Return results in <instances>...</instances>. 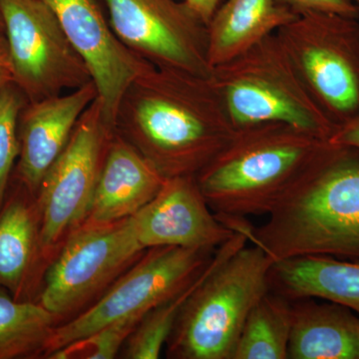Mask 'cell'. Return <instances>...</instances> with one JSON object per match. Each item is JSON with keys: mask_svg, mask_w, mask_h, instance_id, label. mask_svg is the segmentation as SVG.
Masks as SVG:
<instances>
[{"mask_svg": "<svg viewBox=\"0 0 359 359\" xmlns=\"http://www.w3.org/2000/svg\"><path fill=\"white\" fill-rule=\"evenodd\" d=\"M115 131L170 179L197 176L237 128L211 77L154 66L125 90Z\"/></svg>", "mask_w": 359, "mask_h": 359, "instance_id": "obj_1", "label": "cell"}, {"mask_svg": "<svg viewBox=\"0 0 359 359\" xmlns=\"http://www.w3.org/2000/svg\"><path fill=\"white\" fill-rule=\"evenodd\" d=\"M339 148L285 123H259L238 128L196 179L219 221L268 216Z\"/></svg>", "mask_w": 359, "mask_h": 359, "instance_id": "obj_2", "label": "cell"}, {"mask_svg": "<svg viewBox=\"0 0 359 359\" xmlns=\"http://www.w3.org/2000/svg\"><path fill=\"white\" fill-rule=\"evenodd\" d=\"M233 229L273 262L302 256L359 261V155L339 148L255 226L238 222Z\"/></svg>", "mask_w": 359, "mask_h": 359, "instance_id": "obj_3", "label": "cell"}, {"mask_svg": "<svg viewBox=\"0 0 359 359\" xmlns=\"http://www.w3.org/2000/svg\"><path fill=\"white\" fill-rule=\"evenodd\" d=\"M273 261L248 244L226 255L189 297L166 344L177 359H233L248 314L269 290Z\"/></svg>", "mask_w": 359, "mask_h": 359, "instance_id": "obj_4", "label": "cell"}, {"mask_svg": "<svg viewBox=\"0 0 359 359\" xmlns=\"http://www.w3.org/2000/svg\"><path fill=\"white\" fill-rule=\"evenodd\" d=\"M211 79L237 129L280 122L325 140L337 129L314 100L276 33L212 68Z\"/></svg>", "mask_w": 359, "mask_h": 359, "instance_id": "obj_5", "label": "cell"}, {"mask_svg": "<svg viewBox=\"0 0 359 359\" xmlns=\"http://www.w3.org/2000/svg\"><path fill=\"white\" fill-rule=\"evenodd\" d=\"M276 34L314 100L337 126L358 114V18L309 13Z\"/></svg>", "mask_w": 359, "mask_h": 359, "instance_id": "obj_6", "label": "cell"}, {"mask_svg": "<svg viewBox=\"0 0 359 359\" xmlns=\"http://www.w3.org/2000/svg\"><path fill=\"white\" fill-rule=\"evenodd\" d=\"M215 250L180 247L146 250L92 306L54 327L45 346V354L49 355L117 321L130 318L141 320L151 309L171 299L192 282Z\"/></svg>", "mask_w": 359, "mask_h": 359, "instance_id": "obj_7", "label": "cell"}, {"mask_svg": "<svg viewBox=\"0 0 359 359\" xmlns=\"http://www.w3.org/2000/svg\"><path fill=\"white\" fill-rule=\"evenodd\" d=\"M131 218L114 224H82L68 236L46 273L40 302L60 320L79 313L146 252Z\"/></svg>", "mask_w": 359, "mask_h": 359, "instance_id": "obj_8", "label": "cell"}, {"mask_svg": "<svg viewBox=\"0 0 359 359\" xmlns=\"http://www.w3.org/2000/svg\"><path fill=\"white\" fill-rule=\"evenodd\" d=\"M13 83L30 102L72 91L93 81L83 57L50 9L40 0H0Z\"/></svg>", "mask_w": 359, "mask_h": 359, "instance_id": "obj_9", "label": "cell"}, {"mask_svg": "<svg viewBox=\"0 0 359 359\" xmlns=\"http://www.w3.org/2000/svg\"><path fill=\"white\" fill-rule=\"evenodd\" d=\"M116 131L106 124L98 97L78 121L69 142L39 189V248L48 257L83 223L106 150Z\"/></svg>", "mask_w": 359, "mask_h": 359, "instance_id": "obj_10", "label": "cell"}, {"mask_svg": "<svg viewBox=\"0 0 359 359\" xmlns=\"http://www.w3.org/2000/svg\"><path fill=\"white\" fill-rule=\"evenodd\" d=\"M104 2L113 32L130 50L156 67L212 76L207 25L183 0Z\"/></svg>", "mask_w": 359, "mask_h": 359, "instance_id": "obj_11", "label": "cell"}, {"mask_svg": "<svg viewBox=\"0 0 359 359\" xmlns=\"http://www.w3.org/2000/svg\"><path fill=\"white\" fill-rule=\"evenodd\" d=\"M57 18L83 57L98 91L106 124L115 131L116 114L131 82L154 67L118 39L94 0H40Z\"/></svg>", "mask_w": 359, "mask_h": 359, "instance_id": "obj_12", "label": "cell"}, {"mask_svg": "<svg viewBox=\"0 0 359 359\" xmlns=\"http://www.w3.org/2000/svg\"><path fill=\"white\" fill-rule=\"evenodd\" d=\"M132 221L145 250L180 247L215 250L235 233L212 211L196 177L165 180L159 193Z\"/></svg>", "mask_w": 359, "mask_h": 359, "instance_id": "obj_13", "label": "cell"}, {"mask_svg": "<svg viewBox=\"0 0 359 359\" xmlns=\"http://www.w3.org/2000/svg\"><path fill=\"white\" fill-rule=\"evenodd\" d=\"M98 97L94 82L61 95L30 102L21 119V178L32 192L69 142L78 121Z\"/></svg>", "mask_w": 359, "mask_h": 359, "instance_id": "obj_14", "label": "cell"}, {"mask_svg": "<svg viewBox=\"0 0 359 359\" xmlns=\"http://www.w3.org/2000/svg\"><path fill=\"white\" fill-rule=\"evenodd\" d=\"M146 158L117 132L111 137L83 223L114 224L135 216L165 182Z\"/></svg>", "mask_w": 359, "mask_h": 359, "instance_id": "obj_15", "label": "cell"}, {"mask_svg": "<svg viewBox=\"0 0 359 359\" xmlns=\"http://www.w3.org/2000/svg\"><path fill=\"white\" fill-rule=\"evenodd\" d=\"M320 301H292L289 359H359V314Z\"/></svg>", "mask_w": 359, "mask_h": 359, "instance_id": "obj_16", "label": "cell"}, {"mask_svg": "<svg viewBox=\"0 0 359 359\" xmlns=\"http://www.w3.org/2000/svg\"><path fill=\"white\" fill-rule=\"evenodd\" d=\"M269 290L294 299L337 302L359 314V261L330 256H302L273 262Z\"/></svg>", "mask_w": 359, "mask_h": 359, "instance_id": "obj_17", "label": "cell"}, {"mask_svg": "<svg viewBox=\"0 0 359 359\" xmlns=\"http://www.w3.org/2000/svg\"><path fill=\"white\" fill-rule=\"evenodd\" d=\"M299 18L276 0H226L208 23V60L228 62Z\"/></svg>", "mask_w": 359, "mask_h": 359, "instance_id": "obj_18", "label": "cell"}, {"mask_svg": "<svg viewBox=\"0 0 359 359\" xmlns=\"http://www.w3.org/2000/svg\"><path fill=\"white\" fill-rule=\"evenodd\" d=\"M244 244H245V236L240 233H233L226 243L215 250L211 259L192 282L171 299L162 302L146 313L139 321L134 332L125 344L124 351H123L124 358L128 359L159 358L161 353L166 346L180 311L187 299L228 252Z\"/></svg>", "mask_w": 359, "mask_h": 359, "instance_id": "obj_19", "label": "cell"}, {"mask_svg": "<svg viewBox=\"0 0 359 359\" xmlns=\"http://www.w3.org/2000/svg\"><path fill=\"white\" fill-rule=\"evenodd\" d=\"M292 304L269 290L248 314L233 359H289Z\"/></svg>", "mask_w": 359, "mask_h": 359, "instance_id": "obj_20", "label": "cell"}, {"mask_svg": "<svg viewBox=\"0 0 359 359\" xmlns=\"http://www.w3.org/2000/svg\"><path fill=\"white\" fill-rule=\"evenodd\" d=\"M57 323L41 304L15 302L0 292V359L44 351Z\"/></svg>", "mask_w": 359, "mask_h": 359, "instance_id": "obj_21", "label": "cell"}, {"mask_svg": "<svg viewBox=\"0 0 359 359\" xmlns=\"http://www.w3.org/2000/svg\"><path fill=\"white\" fill-rule=\"evenodd\" d=\"M39 231L25 203H11L0 215V285L16 290L25 280Z\"/></svg>", "mask_w": 359, "mask_h": 359, "instance_id": "obj_22", "label": "cell"}, {"mask_svg": "<svg viewBox=\"0 0 359 359\" xmlns=\"http://www.w3.org/2000/svg\"><path fill=\"white\" fill-rule=\"evenodd\" d=\"M138 318L117 321L49 354L51 359H113L134 332Z\"/></svg>", "mask_w": 359, "mask_h": 359, "instance_id": "obj_23", "label": "cell"}, {"mask_svg": "<svg viewBox=\"0 0 359 359\" xmlns=\"http://www.w3.org/2000/svg\"><path fill=\"white\" fill-rule=\"evenodd\" d=\"M22 104V97L11 83L0 90V205L14 161L20 154L18 129Z\"/></svg>", "mask_w": 359, "mask_h": 359, "instance_id": "obj_24", "label": "cell"}, {"mask_svg": "<svg viewBox=\"0 0 359 359\" xmlns=\"http://www.w3.org/2000/svg\"><path fill=\"white\" fill-rule=\"evenodd\" d=\"M297 16L309 13L339 14L359 18V7L353 0H276Z\"/></svg>", "mask_w": 359, "mask_h": 359, "instance_id": "obj_25", "label": "cell"}, {"mask_svg": "<svg viewBox=\"0 0 359 359\" xmlns=\"http://www.w3.org/2000/svg\"><path fill=\"white\" fill-rule=\"evenodd\" d=\"M328 141L337 147L351 149L359 155V113L339 125Z\"/></svg>", "mask_w": 359, "mask_h": 359, "instance_id": "obj_26", "label": "cell"}, {"mask_svg": "<svg viewBox=\"0 0 359 359\" xmlns=\"http://www.w3.org/2000/svg\"><path fill=\"white\" fill-rule=\"evenodd\" d=\"M13 73L6 35L0 34V90L13 83Z\"/></svg>", "mask_w": 359, "mask_h": 359, "instance_id": "obj_27", "label": "cell"}, {"mask_svg": "<svg viewBox=\"0 0 359 359\" xmlns=\"http://www.w3.org/2000/svg\"><path fill=\"white\" fill-rule=\"evenodd\" d=\"M183 1L186 2L207 25L221 4V0H183Z\"/></svg>", "mask_w": 359, "mask_h": 359, "instance_id": "obj_28", "label": "cell"}, {"mask_svg": "<svg viewBox=\"0 0 359 359\" xmlns=\"http://www.w3.org/2000/svg\"><path fill=\"white\" fill-rule=\"evenodd\" d=\"M0 34H4V26L2 22L1 16H0Z\"/></svg>", "mask_w": 359, "mask_h": 359, "instance_id": "obj_29", "label": "cell"}, {"mask_svg": "<svg viewBox=\"0 0 359 359\" xmlns=\"http://www.w3.org/2000/svg\"><path fill=\"white\" fill-rule=\"evenodd\" d=\"M354 2H355L356 4H358V6L359 7V0H353Z\"/></svg>", "mask_w": 359, "mask_h": 359, "instance_id": "obj_30", "label": "cell"}]
</instances>
